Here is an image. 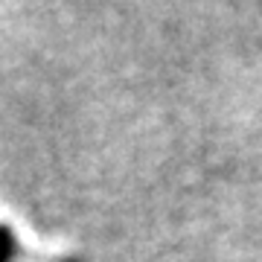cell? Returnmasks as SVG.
I'll use <instances>...</instances> for the list:
<instances>
[{
  "mask_svg": "<svg viewBox=\"0 0 262 262\" xmlns=\"http://www.w3.org/2000/svg\"><path fill=\"white\" fill-rule=\"evenodd\" d=\"M20 253V245L6 225H0V262H15Z\"/></svg>",
  "mask_w": 262,
  "mask_h": 262,
  "instance_id": "cell-1",
  "label": "cell"
}]
</instances>
